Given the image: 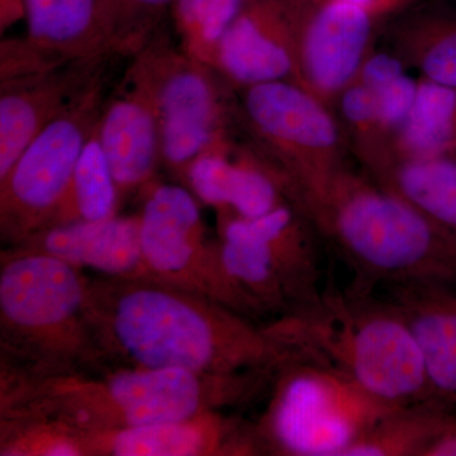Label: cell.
I'll list each match as a JSON object with an SVG mask.
<instances>
[{
	"label": "cell",
	"mask_w": 456,
	"mask_h": 456,
	"mask_svg": "<svg viewBox=\"0 0 456 456\" xmlns=\"http://www.w3.org/2000/svg\"><path fill=\"white\" fill-rule=\"evenodd\" d=\"M89 316L106 367L231 375L274 369L284 359L255 321L154 279L90 281Z\"/></svg>",
	"instance_id": "6da1fadb"
},
{
	"label": "cell",
	"mask_w": 456,
	"mask_h": 456,
	"mask_svg": "<svg viewBox=\"0 0 456 456\" xmlns=\"http://www.w3.org/2000/svg\"><path fill=\"white\" fill-rule=\"evenodd\" d=\"M274 370L231 375L183 369L107 367L33 377L2 371V419L49 417L84 434L182 421L250 403Z\"/></svg>",
	"instance_id": "7a4b0ae2"
},
{
	"label": "cell",
	"mask_w": 456,
	"mask_h": 456,
	"mask_svg": "<svg viewBox=\"0 0 456 456\" xmlns=\"http://www.w3.org/2000/svg\"><path fill=\"white\" fill-rule=\"evenodd\" d=\"M323 241L377 290L408 281L456 284V236L349 163L298 198Z\"/></svg>",
	"instance_id": "3957f363"
},
{
	"label": "cell",
	"mask_w": 456,
	"mask_h": 456,
	"mask_svg": "<svg viewBox=\"0 0 456 456\" xmlns=\"http://www.w3.org/2000/svg\"><path fill=\"white\" fill-rule=\"evenodd\" d=\"M285 355L341 374L391 408L428 401L424 362L398 308L377 290L325 288L264 327Z\"/></svg>",
	"instance_id": "277c9868"
},
{
	"label": "cell",
	"mask_w": 456,
	"mask_h": 456,
	"mask_svg": "<svg viewBox=\"0 0 456 456\" xmlns=\"http://www.w3.org/2000/svg\"><path fill=\"white\" fill-rule=\"evenodd\" d=\"M89 281L82 269L53 255L3 250L2 367L33 377L106 368L90 322Z\"/></svg>",
	"instance_id": "5b68a950"
},
{
	"label": "cell",
	"mask_w": 456,
	"mask_h": 456,
	"mask_svg": "<svg viewBox=\"0 0 456 456\" xmlns=\"http://www.w3.org/2000/svg\"><path fill=\"white\" fill-rule=\"evenodd\" d=\"M217 240L242 316L274 321L316 302L325 289L323 240L298 204H283L255 218L218 216Z\"/></svg>",
	"instance_id": "8992f818"
},
{
	"label": "cell",
	"mask_w": 456,
	"mask_h": 456,
	"mask_svg": "<svg viewBox=\"0 0 456 456\" xmlns=\"http://www.w3.org/2000/svg\"><path fill=\"white\" fill-rule=\"evenodd\" d=\"M253 424L260 454L346 456L386 413L380 403L331 369L285 355Z\"/></svg>",
	"instance_id": "52a82bcc"
},
{
	"label": "cell",
	"mask_w": 456,
	"mask_h": 456,
	"mask_svg": "<svg viewBox=\"0 0 456 456\" xmlns=\"http://www.w3.org/2000/svg\"><path fill=\"white\" fill-rule=\"evenodd\" d=\"M134 59L127 73L151 97L163 164L184 180L198 156L230 136L231 108L221 86L224 77L161 35Z\"/></svg>",
	"instance_id": "ba28073f"
},
{
	"label": "cell",
	"mask_w": 456,
	"mask_h": 456,
	"mask_svg": "<svg viewBox=\"0 0 456 456\" xmlns=\"http://www.w3.org/2000/svg\"><path fill=\"white\" fill-rule=\"evenodd\" d=\"M104 77L44 128L0 178V236L22 245L50 226L104 108Z\"/></svg>",
	"instance_id": "9c48e42d"
},
{
	"label": "cell",
	"mask_w": 456,
	"mask_h": 456,
	"mask_svg": "<svg viewBox=\"0 0 456 456\" xmlns=\"http://www.w3.org/2000/svg\"><path fill=\"white\" fill-rule=\"evenodd\" d=\"M241 90L245 125L290 180L297 200L347 164L349 143L334 108L301 84L279 80Z\"/></svg>",
	"instance_id": "30bf717a"
},
{
	"label": "cell",
	"mask_w": 456,
	"mask_h": 456,
	"mask_svg": "<svg viewBox=\"0 0 456 456\" xmlns=\"http://www.w3.org/2000/svg\"><path fill=\"white\" fill-rule=\"evenodd\" d=\"M143 191L141 250L149 278L236 311L218 240L209 239L197 197L167 183H151Z\"/></svg>",
	"instance_id": "8fae6325"
},
{
	"label": "cell",
	"mask_w": 456,
	"mask_h": 456,
	"mask_svg": "<svg viewBox=\"0 0 456 456\" xmlns=\"http://www.w3.org/2000/svg\"><path fill=\"white\" fill-rule=\"evenodd\" d=\"M377 20L340 0H298L296 82L335 110L373 53Z\"/></svg>",
	"instance_id": "7c38bea8"
},
{
	"label": "cell",
	"mask_w": 456,
	"mask_h": 456,
	"mask_svg": "<svg viewBox=\"0 0 456 456\" xmlns=\"http://www.w3.org/2000/svg\"><path fill=\"white\" fill-rule=\"evenodd\" d=\"M184 182L218 216L255 218L297 204L296 189L283 171L259 149L237 146L231 134L198 156Z\"/></svg>",
	"instance_id": "4fadbf2b"
},
{
	"label": "cell",
	"mask_w": 456,
	"mask_h": 456,
	"mask_svg": "<svg viewBox=\"0 0 456 456\" xmlns=\"http://www.w3.org/2000/svg\"><path fill=\"white\" fill-rule=\"evenodd\" d=\"M298 0H245L215 70L239 89L297 77Z\"/></svg>",
	"instance_id": "5bb4252c"
},
{
	"label": "cell",
	"mask_w": 456,
	"mask_h": 456,
	"mask_svg": "<svg viewBox=\"0 0 456 456\" xmlns=\"http://www.w3.org/2000/svg\"><path fill=\"white\" fill-rule=\"evenodd\" d=\"M110 59L68 62L37 77L0 84V178L44 128L103 79Z\"/></svg>",
	"instance_id": "9a60e30c"
},
{
	"label": "cell",
	"mask_w": 456,
	"mask_h": 456,
	"mask_svg": "<svg viewBox=\"0 0 456 456\" xmlns=\"http://www.w3.org/2000/svg\"><path fill=\"white\" fill-rule=\"evenodd\" d=\"M90 455H259L253 424L208 411L182 421L84 434Z\"/></svg>",
	"instance_id": "2e32d148"
},
{
	"label": "cell",
	"mask_w": 456,
	"mask_h": 456,
	"mask_svg": "<svg viewBox=\"0 0 456 456\" xmlns=\"http://www.w3.org/2000/svg\"><path fill=\"white\" fill-rule=\"evenodd\" d=\"M379 289L401 312L415 338L428 402L456 415V284L408 281Z\"/></svg>",
	"instance_id": "e0dca14e"
},
{
	"label": "cell",
	"mask_w": 456,
	"mask_h": 456,
	"mask_svg": "<svg viewBox=\"0 0 456 456\" xmlns=\"http://www.w3.org/2000/svg\"><path fill=\"white\" fill-rule=\"evenodd\" d=\"M125 83L98 122V136L121 197L154 183L161 156L160 131L145 86L126 73Z\"/></svg>",
	"instance_id": "ac0fdd59"
},
{
	"label": "cell",
	"mask_w": 456,
	"mask_h": 456,
	"mask_svg": "<svg viewBox=\"0 0 456 456\" xmlns=\"http://www.w3.org/2000/svg\"><path fill=\"white\" fill-rule=\"evenodd\" d=\"M14 248L53 255L102 277L149 278L141 250L139 215L47 227Z\"/></svg>",
	"instance_id": "d6986e66"
},
{
	"label": "cell",
	"mask_w": 456,
	"mask_h": 456,
	"mask_svg": "<svg viewBox=\"0 0 456 456\" xmlns=\"http://www.w3.org/2000/svg\"><path fill=\"white\" fill-rule=\"evenodd\" d=\"M27 36L60 62L112 57L98 0H25Z\"/></svg>",
	"instance_id": "ffe728a7"
},
{
	"label": "cell",
	"mask_w": 456,
	"mask_h": 456,
	"mask_svg": "<svg viewBox=\"0 0 456 456\" xmlns=\"http://www.w3.org/2000/svg\"><path fill=\"white\" fill-rule=\"evenodd\" d=\"M368 174L456 236V156L392 159Z\"/></svg>",
	"instance_id": "44dd1931"
},
{
	"label": "cell",
	"mask_w": 456,
	"mask_h": 456,
	"mask_svg": "<svg viewBox=\"0 0 456 456\" xmlns=\"http://www.w3.org/2000/svg\"><path fill=\"white\" fill-rule=\"evenodd\" d=\"M435 156H456V88L419 79L412 110L393 143L392 159Z\"/></svg>",
	"instance_id": "7402d4cb"
},
{
	"label": "cell",
	"mask_w": 456,
	"mask_h": 456,
	"mask_svg": "<svg viewBox=\"0 0 456 456\" xmlns=\"http://www.w3.org/2000/svg\"><path fill=\"white\" fill-rule=\"evenodd\" d=\"M452 413L426 401L386 413L346 456H428Z\"/></svg>",
	"instance_id": "603a6c76"
},
{
	"label": "cell",
	"mask_w": 456,
	"mask_h": 456,
	"mask_svg": "<svg viewBox=\"0 0 456 456\" xmlns=\"http://www.w3.org/2000/svg\"><path fill=\"white\" fill-rule=\"evenodd\" d=\"M97 127L84 146L64 200L49 227L107 220L117 216L121 193L104 155Z\"/></svg>",
	"instance_id": "cb8c5ba5"
},
{
	"label": "cell",
	"mask_w": 456,
	"mask_h": 456,
	"mask_svg": "<svg viewBox=\"0 0 456 456\" xmlns=\"http://www.w3.org/2000/svg\"><path fill=\"white\" fill-rule=\"evenodd\" d=\"M406 68L398 55L373 51L358 77L373 94L380 134L391 159L393 143L412 110L419 88V79L408 74Z\"/></svg>",
	"instance_id": "d4e9b609"
},
{
	"label": "cell",
	"mask_w": 456,
	"mask_h": 456,
	"mask_svg": "<svg viewBox=\"0 0 456 456\" xmlns=\"http://www.w3.org/2000/svg\"><path fill=\"white\" fill-rule=\"evenodd\" d=\"M398 56L419 79L456 88V20L426 17L408 23L397 36Z\"/></svg>",
	"instance_id": "484cf974"
},
{
	"label": "cell",
	"mask_w": 456,
	"mask_h": 456,
	"mask_svg": "<svg viewBox=\"0 0 456 456\" xmlns=\"http://www.w3.org/2000/svg\"><path fill=\"white\" fill-rule=\"evenodd\" d=\"M245 0H173L170 16L180 47L189 56L215 69L224 35Z\"/></svg>",
	"instance_id": "4316f807"
},
{
	"label": "cell",
	"mask_w": 456,
	"mask_h": 456,
	"mask_svg": "<svg viewBox=\"0 0 456 456\" xmlns=\"http://www.w3.org/2000/svg\"><path fill=\"white\" fill-rule=\"evenodd\" d=\"M113 56H136L171 13L173 0H98Z\"/></svg>",
	"instance_id": "83f0119b"
},
{
	"label": "cell",
	"mask_w": 456,
	"mask_h": 456,
	"mask_svg": "<svg viewBox=\"0 0 456 456\" xmlns=\"http://www.w3.org/2000/svg\"><path fill=\"white\" fill-rule=\"evenodd\" d=\"M0 455L88 456L84 432L49 417L2 419Z\"/></svg>",
	"instance_id": "f1b7e54d"
},
{
	"label": "cell",
	"mask_w": 456,
	"mask_h": 456,
	"mask_svg": "<svg viewBox=\"0 0 456 456\" xmlns=\"http://www.w3.org/2000/svg\"><path fill=\"white\" fill-rule=\"evenodd\" d=\"M68 64V62H66ZM64 65L28 38H5L0 44V84L18 82Z\"/></svg>",
	"instance_id": "f546056e"
},
{
	"label": "cell",
	"mask_w": 456,
	"mask_h": 456,
	"mask_svg": "<svg viewBox=\"0 0 456 456\" xmlns=\"http://www.w3.org/2000/svg\"><path fill=\"white\" fill-rule=\"evenodd\" d=\"M428 456H456V415L450 417L448 425L428 450Z\"/></svg>",
	"instance_id": "4dcf8cb0"
},
{
	"label": "cell",
	"mask_w": 456,
	"mask_h": 456,
	"mask_svg": "<svg viewBox=\"0 0 456 456\" xmlns=\"http://www.w3.org/2000/svg\"><path fill=\"white\" fill-rule=\"evenodd\" d=\"M25 18V0H0V32L4 33Z\"/></svg>",
	"instance_id": "1f68e13d"
},
{
	"label": "cell",
	"mask_w": 456,
	"mask_h": 456,
	"mask_svg": "<svg viewBox=\"0 0 456 456\" xmlns=\"http://www.w3.org/2000/svg\"><path fill=\"white\" fill-rule=\"evenodd\" d=\"M340 2L349 3V4L358 5V7L370 12L374 16L380 18L386 13H389L392 9L398 7L402 0H340Z\"/></svg>",
	"instance_id": "d6a6232c"
}]
</instances>
